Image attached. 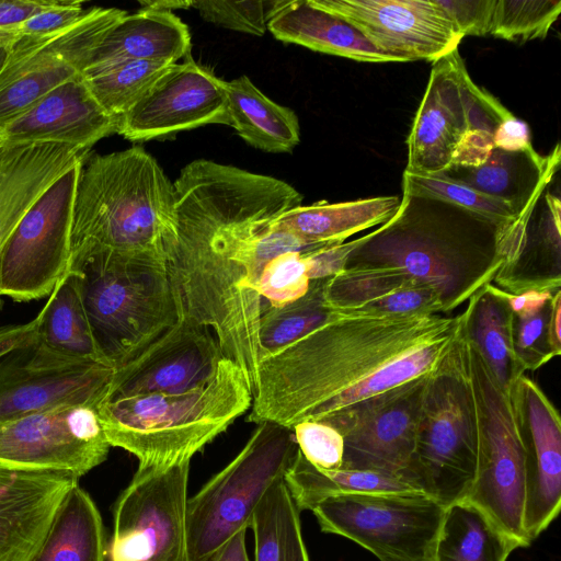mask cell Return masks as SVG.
<instances>
[{"instance_id": "obj_33", "label": "cell", "mask_w": 561, "mask_h": 561, "mask_svg": "<svg viewBox=\"0 0 561 561\" xmlns=\"http://www.w3.org/2000/svg\"><path fill=\"white\" fill-rule=\"evenodd\" d=\"M31 561H105L101 514L79 484L64 497Z\"/></svg>"}, {"instance_id": "obj_31", "label": "cell", "mask_w": 561, "mask_h": 561, "mask_svg": "<svg viewBox=\"0 0 561 561\" xmlns=\"http://www.w3.org/2000/svg\"><path fill=\"white\" fill-rule=\"evenodd\" d=\"M230 126L252 147L290 152L300 141L297 115L268 99L247 76L226 81Z\"/></svg>"}, {"instance_id": "obj_32", "label": "cell", "mask_w": 561, "mask_h": 561, "mask_svg": "<svg viewBox=\"0 0 561 561\" xmlns=\"http://www.w3.org/2000/svg\"><path fill=\"white\" fill-rule=\"evenodd\" d=\"M519 543L467 499L445 507L430 561H507Z\"/></svg>"}, {"instance_id": "obj_51", "label": "cell", "mask_w": 561, "mask_h": 561, "mask_svg": "<svg viewBox=\"0 0 561 561\" xmlns=\"http://www.w3.org/2000/svg\"><path fill=\"white\" fill-rule=\"evenodd\" d=\"M193 1H176V0H144L139 1L140 9H152L160 11H171L176 9H188L192 7Z\"/></svg>"}, {"instance_id": "obj_5", "label": "cell", "mask_w": 561, "mask_h": 561, "mask_svg": "<svg viewBox=\"0 0 561 561\" xmlns=\"http://www.w3.org/2000/svg\"><path fill=\"white\" fill-rule=\"evenodd\" d=\"M245 373L222 357L204 385L173 393L102 399L98 413L111 447L139 461L138 469L191 460L252 404Z\"/></svg>"}, {"instance_id": "obj_14", "label": "cell", "mask_w": 561, "mask_h": 561, "mask_svg": "<svg viewBox=\"0 0 561 561\" xmlns=\"http://www.w3.org/2000/svg\"><path fill=\"white\" fill-rule=\"evenodd\" d=\"M125 14L117 8L94 7L60 31L15 42L0 70V129L56 87L83 75L98 46Z\"/></svg>"}, {"instance_id": "obj_1", "label": "cell", "mask_w": 561, "mask_h": 561, "mask_svg": "<svg viewBox=\"0 0 561 561\" xmlns=\"http://www.w3.org/2000/svg\"><path fill=\"white\" fill-rule=\"evenodd\" d=\"M173 187L175 239L167 270L181 319L215 331L222 355L245 373L253 392L262 270L280 253L319 249L277 224L302 195L279 179L205 159L186 164Z\"/></svg>"}, {"instance_id": "obj_44", "label": "cell", "mask_w": 561, "mask_h": 561, "mask_svg": "<svg viewBox=\"0 0 561 561\" xmlns=\"http://www.w3.org/2000/svg\"><path fill=\"white\" fill-rule=\"evenodd\" d=\"M299 451L316 468L337 470L342 468L344 438L324 421H304L291 427Z\"/></svg>"}, {"instance_id": "obj_43", "label": "cell", "mask_w": 561, "mask_h": 561, "mask_svg": "<svg viewBox=\"0 0 561 561\" xmlns=\"http://www.w3.org/2000/svg\"><path fill=\"white\" fill-rule=\"evenodd\" d=\"M276 1H193L192 7L207 22L255 36H262L275 12Z\"/></svg>"}, {"instance_id": "obj_2", "label": "cell", "mask_w": 561, "mask_h": 561, "mask_svg": "<svg viewBox=\"0 0 561 561\" xmlns=\"http://www.w3.org/2000/svg\"><path fill=\"white\" fill-rule=\"evenodd\" d=\"M460 324V312H334L312 332L261 359L248 421L291 428L432 374L450 354Z\"/></svg>"}, {"instance_id": "obj_21", "label": "cell", "mask_w": 561, "mask_h": 561, "mask_svg": "<svg viewBox=\"0 0 561 561\" xmlns=\"http://www.w3.org/2000/svg\"><path fill=\"white\" fill-rule=\"evenodd\" d=\"M526 445L524 531L530 543L561 507V421L558 410L531 378H519Z\"/></svg>"}, {"instance_id": "obj_38", "label": "cell", "mask_w": 561, "mask_h": 561, "mask_svg": "<svg viewBox=\"0 0 561 561\" xmlns=\"http://www.w3.org/2000/svg\"><path fill=\"white\" fill-rule=\"evenodd\" d=\"M169 66L145 60H128L111 66L85 80L99 104L110 115L119 118Z\"/></svg>"}, {"instance_id": "obj_45", "label": "cell", "mask_w": 561, "mask_h": 561, "mask_svg": "<svg viewBox=\"0 0 561 561\" xmlns=\"http://www.w3.org/2000/svg\"><path fill=\"white\" fill-rule=\"evenodd\" d=\"M81 1H55L53 5L8 28L3 45L9 49L23 37L42 36L60 31L77 22L87 11Z\"/></svg>"}, {"instance_id": "obj_54", "label": "cell", "mask_w": 561, "mask_h": 561, "mask_svg": "<svg viewBox=\"0 0 561 561\" xmlns=\"http://www.w3.org/2000/svg\"><path fill=\"white\" fill-rule=\"evenodd\" d=\"M4 144V141L0 138V147Z\"/></svg>"}, {"instance_id": "obj_17", "label": "cell", "mask_w": 561, "mask_h": 561, "mask_svg": "<svg viewBox=\"0 0 561 561\" xmlns=\"http://www.w3.org/2000/svg\"><path fill=\"white\" fill-rule=\"evenodd\" d=\"M430 375L409 380L320 420L335 427L344 438L343 469L371 470L401 478L413 456Z\"/></svg>"}, {"instance_id": "obj_36", "label": "cell", "mask_w": 561, "mask_h": 561, "mask_svg": "<svg viewBox=\"0 0 561 561\" xmlns=\"http://www.w3.org/2000/svg\"><path fill=\"white\" fill-rule=\"evenodd\" d=\"M299 515L284 478L273 483L250 524L254 533V561H310Z\"/></svg>"}, {"instance_id": "obj_4", "label": "cell", "mask_w": 561, "mask_h": 561, "mask_svg": "<svg viewBox=\"0 0 561 561\" xmlns=\"http://www.w3.org/2000/svg\"><path fill=\"white\" fill-rule=\"evenodd\" d=\"M175 239L174 187L144 148L83 161L73 207L70 271L96 254L167 263Z\"/></svg>"}, {"instance_id": "obj_23", "label": "cell", "mask_w": 561, "mask_h": 561, "mask_svg": "<svg viewBox=\"0 0 561 561\" xmlns=\"http://www.w3.org/2000/svg\"><path fill=\"white\" fill-rule=\"evenodd\" d=\"M118 118L93 96L83 75L56 87L0 129L5 144L56 142L90 148L116 133Z\"/></svg>"}, {"instance_id": "obj_35", "label": "cell", "mask_w": 561, "mask_h": 561, "mask_svg": "<svg viewBox=\"0 0 561 561\" xmlns=\"http://www.w3.org/2000/svg\"><path fill=\"white\" fill-rule=\"evenodd\" d=\"M38 314V335L49 348L72 358L108 366L94 341L76 273L65 275Z\"/></svg>"}, {"instance_id": "obj_24", "label": "cell", "mask_w": 561, "mask_h": 561, "mask_svg": "<svg viewBox=\"0 0 561 561\" xmlns=\"http://www.w3.org/2000/svg\"><path fill=\"white\" fill-rule=\"evenodd\" d=\"M322 294L341 314L443 313L435 291L397 268H344L324 278Z\"/></svg>"}, {"instance_id": "obj_28", "label": "cell", "mask_w": 561, "mask_h": 561, "mask_svg": "<svg viewBox=\"0 0 561 561\" xmlns=\"http://www.w3.org/2000/svg\"><path fill=\"white\" fill-rule=\"evenodd\" d=\"M267 30L286 43L363 62H404L376 48L353 24L312 0L279 1Z\"/></svg>"}, {"instance_id": "obj_42", "label": "cell", "mask_w": 561, "mask_h": 561, "mask_svg": "<svg viewBox=\"0 0 561 561\" xmlns=\"http://www.w3.org/2000/svg\"><path fill=\"white\" fill-rule=\"evenodd\" d=\"M304 253L287 251L264 265L259 280L263 306L280 307L308 291L311 280Z\"/></svg>"}, {"instance_id": "obj_27", "label": "cell", "mask_w": 561, "mask_h": 561, "mask_svg": "<svg viewBox=\"0 0 561 561\" xmlns=\"http://www.w3.org/2000/svg\"><path fill=\"white\" fill-rule=\"evenodd\" d=\"M561 150L541 156L535 149L510 152L493 148L488 160L478 167L451 165L447 176L510 204L517 214L536 207L560 165Z\"/></svg>"}, {"instance_id": "obj_6", "label": "cell", "mask_w": 561, "mask_h": 561, "mask_svg": "<svg viewBox=\"0 0 561 561\" xmlns=\"http://www.w3.org/2000/svg\"><path fill=\"white\" fill-rule=\"evenodd\" d=\"M454 356L466 383L477 434V469L466 497L520 547L524 531L526 445L519 378L503 389L460 327Z\"/></svg>"}, {"instance_id": "obj_20", "label": "cell", "mask_w": 561, "mask_h": 561, "mask_svg": "<svg viewBox=\"0 0 561 561\" xmlns=\"http://www.w3.org/2000/svg\"><path fill=\"white\" fill-rule=\"evenodd\" d=\"M224 357L207 328L180 321L115 368L103 399L185 391L207 382Z\"/></svg>"}, {"instance_id": "obj_19", "label": "cell", "mask_w": 561, "mask_h": 561, "mask_svg": "<svg viewBox=\"0 0 561 561\" xmlns=\"http://www.w3.org/2000/svg\"><path fill=\"white\" fill-rule=\"evenodd\" d=\"M359 30L379 50L404 62L435 61L463 35L436 0H312Z\"/></svg>"}, {"instance_id": "obj_15", "label": "cell", "mask_w": 561, "mask_h": 561, "mask_svg": "<svg viewBox=\"0 0 561 561\" xmlns=\"http://www.w3.org/2000/svg\"><path fill=\"white\" fill-rule=\"evenodd\" d=\"M96 408L60 403L0 422V465L87 474L111 448Z\"/></svg>"}, {"instance_id": "obj_29", "label": "cell", "mask_w": 561, "mask_h": 561, "mask_svg": "<svg viewBox=\"0 0 561 561\" xmlns=\"http://www.w3.org/2000/svg\"><path fill=\"white\" fill-rule=\"evenodd\" d=\"M399 205L398 196L300 205L284 213L277 224L306 244L322 248L343 243L357 232L385 224Z\"/></svg>"}, {"instance_id": "obj_3", "label": "cell", "mask_w": 561, "mask_h": 561, "mask_svg": "<svg viewBox=\"0 0 561 561\" xmlns=\"http://www.w3.org/2000/svg\"><path fill=\"white\" fill-rule=\"evenodd\" d=\"M535 209L502 222L403 193L388 221L352 240L344 268L402 271L435 291L442 312L449 314L517 261Z\"/></svg>"}, {"instance_id": "obj_9", "label": "cell", "mask_w": 561, "mask_h": 561, "mask_svg": "<svg viewBox=\"0 0 561 561\" xmlns=\"http://www.w3.org/2000/svg\"><path fill=\"white\" fill-rule=\"evenodd\" d=\"M476 469V425L453 347L427 378L413 456L401 478L446 507L468 496Z\"/></svg>"}, {"instance_id": "obj_7", "label": "cell", "mask_w": 561, "mask_h": 561, "mask_svg": "<svg viewBox=\"0 0 561 561\" xmlns=\"http://www.w3.org/2000/svg\"><path fill=\"white\" fill-rule=\"evenodd\" d=\"M70 272L78 275L98 348L114 369L181 319L165 262L96 254Z\"/></svg>"}, {"instance_id": "obj_13", "label": "cell", "mask_w": 561, "mask_h": 561, "mask_svg": "<svg viewBox=\"0 0 561 561\" xmlns=\"http://www.w3.org/2000/svg\"><path fill=\"white\" fill-rule=\"evenodd\" d=\"M190 465L137 469L114 505L111 561H190Z\"/></svg>"}, {"instance_id": "obj_49", "label": "cell", "mask_w": 561, "mask_h": 561, "mask_svg": "<svg viewBox=\"0 0 561 561\" xmlns=\"http://www.w3.org/2000/svg\"><path fill=\"white\" fill-rule=\"evenodd\" d=\"M56 0H0V34L49 8Z\"/></svg>"}, {"instance_id": "obj_48", "label": "cell", "mask_w": 561, "mask_h": 561, "mask_svg": "<svg viewBox=\"0 0 561 561\" xmlns=\"http://www.w3.org/2000/svg\"><path fill=\"white\" fill-rule=\"evenodd\" d=\"M493 145L503 151L519 152L534 149L530 141V129L526 122L512 113L504 117L493 133Z\"/></svg>"}, {"instance_id": "obj_8", "label": "cell", "mask_w": 561, "mask_h": 561, "mask_svg": "<svg viewBox=\"0 0 561 561\" xmlns=\"http://www.w3.org/2000/svg\"><path fill=\"white\" fill-rule=\"evenodd\" d=\"M298 453L291 428L263 422L242 450L186 506L190 561H208L236 533L250 527L268 488L285 478Z\"/></svg>"}, {"instance_id": "obj_55", "label": "cell", "mask_w": 561, "mask_h": 561, "mask_svg": "<svg viewBox=\"0 0 561 561\" xmlns=\"http://www.w3.org/2000/svg\"><path fill=\"white\" fill-rule=\"evenodd\" d=\"M383 561H396V560H389V559H387V560H383Z\"/></svg>"}, {"instance_id": "obj_10", "label": "cell", "mask_w": 561, "mask_h": 561, "mask_svg": "<svg viewBox=\"0 0 561 561\" xmlns=\"http://www.w3.org/2000/svg\"><path fill=\"white\" fill-rule=\"evenodd\" d=\"M511 112L470 78L458 49L432 62L425 93L408 136L405 172L442 173L472 129L494 133Z\"/></svg>"}, {"instance_id": "obj_30", "label": "cell", "mask_w": 561, "mask_h": 561, "mask_svg": "<svg viewBox=\"0 0 561 561\" xmlns=\"http://www.w3.org/2000/svg\"><path fill=\"white\" fill-rule=\"evenodd\" d=\"M461 313V330L503 389L525 374L513 348V311L502 289L489 284L473 295Z\"/></svg>"}, {"instance_id": "obj_46", "label": "cell", "mask_w": 561, "mask_h": 561, "mask_svg": "<svg viewBox=\"0 0 561 561\" xmlns=\"http://www.w3.org/2000/svg\"><path fill=\"white\" fill-rule=\"evenodd\" d=\"M465 36L490 35L495 0H436Z\"/></svg>"}, {"instance_id": "obj_52", "label": "cell", "mask_w": 561, "mask_h": 561, "mask_svg": "<svg viewBox=\"0 0 561 561\" xmlns=\"http://www.w3.org/2000/svg\"><path fill=\"white\" fill-rule=\"evenodd\" d=\"M14 344V340L7 332V330L0 328V356L12 350Z\"/></svg>"}, {"instance_id": "obj_16", "label": "cell", "mask_w": 561, "mask_h": 561, "mask_svg": "<svg viewBox=\"0 0 561 561\" xmlns=\"http://www.w3.org/2000/svg\"><path fill=\"white\" fill-rule=\"evenodd\" d=\"M113 373L53 351L37 331L0 356V422L60 403L98 405Z\"/></svg>"}, {"instance_id": "obj_22", "label": "cell", "mask_w": 561, "mask_h": 561, "mask_svg": "<svg viewBox=\"0 0 561 561\" xmlns=\"http://www.w3.org/2000/svg\"><path fill=\"white\" fill-rule=\"evenodd\" d=\"M79 478L0 465V561H31Z\"/></svg>"}, {"instance_id": "obj_26", "label": "cell", "mask_w": 561, "mask_h": 561, "mask_svg": "<svg viewBox=\"0 0 561 561\" xmlns=\"http://www.w3.org/2000/svg\"><path fill=\"white\" fill-rule=\"evenodd\" d=\"M188 27L171 11L140 9L125 14L105 35L83 71L84 78L128 60L175 64L190 53Z\"/></svg>"}, {"instance_id": "obj_41", "label": "cell", "mask_w": 561, "mask_h": 561, "mask_svg": "<svg viewBox=\"0 0 561 561\" xmlns=\"http://www.w3.org/2000/svg\"><path fill=\"white\" fill-rule=\"evenodd\" d=\"M553 297L536 309L513 313V348L525 373L537 370L561 354L553 345L550 333Z\"/></svg>"}, {"instance_id": "obj_39", "label": "cell", "mask_w": 561, "mask_h": 561, "mask_svg": "<svg viewBox=\"0 0 561 561\" xmlns=\"http://www.w3.org/2000/svg\"><path fill=\"white\" fill-rule=\"evenodd\" d=\"M402 191L405 194L440 199L496 221L507 222L520 216L504 201L481 193L445 173L412 174L404 171Z\"/></svg>"}, {"instance_id": "obj_37", "label": "cell", "mask_w": 561, "mask_h": 561, "mask_svg": "<svg viewBox=\"0 0 561 561\" xmlns=\"http://www.w3.org/2000/svg\"><path fill=\"white\" fill-rule=\"evenodd\" d=\"M323 280H311L308 291L291 302L280 307L263 306L259 323L261 359L298 341L333 317L334 311L323 300Z\"/></svg>"}, {"instance_id": "obj_47", "label": "cell", "mask_w": 561, "mask_h": 561, "mask_svg": "<svg viewBox=\"0 0 561 561\" xmlns=\"http://www.w3.org/2000/svg\"><path fill=\"white\" fill-rule=\"evenodd\" d=\"M493 148V133L472 129L458 144L451 165L472 168L481 165L488 160Z\"/></svg>"}, {"instance_id": "obj_12", "label": "cell", "mask_w": 561, "mask_h": 561, "mask_svg": "<svg viewBox=\"0 0 561 561\" xmlns=\"http://www.w3.org/2000/svg\"><path fill=\"white\" fill-rule=\"evenodd\" d=\"M84 160L42 193L7 240L0 253L2 298L18 302L48 298L69 272L73 207Z\"/></svg>"}, {"instance_id": "obj_40", "label": "cell", "mask_w": 561, "mask_h": 561, "mask_svg": "<svg viewBox=\"0 0 561 561\" xmlns=\"http://www.w3.org/2000/svg\"><path fill=\"white\" fill-rule=\"evenodd\" d=\"M560 12L559 0H495L490 35L518 43L545 38Z\"/></svg>"}, {"instance_id": "obj_11", "label": "cell", "mask_w": 561, "mask_h": 561, "mask_svg": "<svg viewBox=\"0 0 561 561\" xmlns=\"http://www.w3.org/2000/svg\"><path fill=\"white\" fill-rule=\"evenodd\" d=\"M444 511L421 492L342 494L311 508L322 531L356 542L380 561H430Z\"/></svg>"}, {"instance_id": "obj_34", "label": "cell", "mask_w": 561, "mask_h": 561, "mask_svg": "<svg viewBox=\"0 0 561 561\" xmlns=\"http://www.w3.org/2000/svg\"><path fill=\"white\" fill-rule=\"evenodd\" d=\"M284 480L300 512L311 511L317 503L342 494L419 492L394 474L343 468L318 469L302 456L299 449Z\"/></svg>"}, {"instance_id": "obj_50", "label": "cell", "mask_w": 561, "mask_h": 561, "mask_svg": "<svg viewBox=\"0 0 561 561\" xmlns=\"http://www.w3.org/2000/svg\"><path fill=\"white\" fill-rule=\"evenodd\" d=\"M208 561H250L245 548V529L229 538L210 556Z\"/></svg>"}, {"instance_id": "obj_25", "label": "cell", "mask_w": 561, "mask_h": 561, "mask_svg": "<svg viewBox=\"0 0 561 561\" xmlns=\"http://www.w3.org/2000/svg\"><path fill=\"white\" fill-rule=\"evenodd\" d=\"M89 150L56 142L3 144L0 147V253L14 228L62 173ZM3 298L0 296V309Z\"/></svg>"}, {"instance_id": "obj_18", "label": "cell", "mask_w": 561, "mask_h": 561, "mask_svg": "<svg viewBox=\"0 0 561 561\" xmlns=\"http://www.w3.org/2000/svg\"><path fill=\"white\" fill-rule=\"evenodd\" d=\"M210 124L230 126L226 81L190 58L169 66L118 118L116 133L148 141Z\"/></svg>"}, {"instance_id": "obj_53", "label": "cell", "mask_w": 561, "mask_h": 561, "mask_svg": "<svg viewBox=\"0 0 561 561\" xmlns=\"http://www.w3.org/2000/svg\"><path fill=\"white\" fill-rule=\"evenodd\" d=\"M8 55V49L0 47V70L2 69Z\"/></svg>"}]
</instances>
